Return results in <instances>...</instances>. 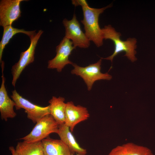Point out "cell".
<instances>
[{"mask_svg": "<svg viewBox=\"0 0 155 155\" xmlns=\"http://www.w3.org/2000/svg\"><path fill=\"white\" fill-rule=\"evenodd\" d=\"M9 150L11 152L12 155H18L16 152L15 149L13 146H10L9 147Z\"/></svg>", "mask_w": 155, "mask_h": 155, "instance_id": "obj_18", "label": "cell"}, {"mask_svg": "<svg viewBox=\"0 0 155 155\" xmlns=\"http://www.w3.org/2000/svg\"><path fill=\"white\" fill-rule=\"evenodd\" d=\"M59 127L52 115L48 114L38 121L30 132L20 140L30 143L41 141L51 133H57Z\"/></svg>", "mask_w": 155, "mask_h": 155, "instance_id": "obj_3", "label": "cell"}, {"mask_svg": "<svg viewBox=\"0 0 155 155\" xmlns=\"http://www.w3.org/2000/svg\"><path fill=\"white\" fill-rule=\"evenodd\" d=\"M101 59L96 63L84 67L73 63L72 65L74 68L71 73L82 78L87 86L88 90L90 91L95 81L102 80H109L112 78V76L108 73H102L101 72Z\"/></svg>", "mask_w": 155, "mask_h": 155, "instance_id": "obj_4", "label": "cell"}, {"mask_svg": "<svg viewBox=\"0 0 155 155\" xmlns=\"http://www.w3.org/2000/svg\"><path fill=\"white\" fill-rule=\"evenodd\" d=\"M72 155H74V154H72ZM75 155H79L78 154H76Z\"/></svg>", "mask_w": 155, "mask_h": 155, "instance_id": "obj_19", "label": "cell"}, {"mask_svg": "<svg viewBox=\"0 0 155 155\" xmlns=\"http://www.w3.org/2000/svg\"><path fill=\"white\" fill-rule=\"evenodd\" d=\"M18 155H42L44 149L42 141L28 142L24 141L17 143L15 148Z\"/></svg>", "mask_w": 155, "mask_h": 155, "instance_id": "obj_16", "label": "cell"}, {"mask_svg": "<svg viewBox=\"0 0 155 155\" xmlns=\"http://www.w3.org/2000/svg\"><path fill=\"white\" fill-rule=\"evenodd\" d=\"M42 155H44V154H43Z\"/></svg>", "mask_w": 155, "mask_h": 155, "instance_id": "obj_20", "label": "cell"}, {"mask_svg": "<svg viewBox=\"0 0 155 155\" xmlns=\"http://www.w3.org/2000/svg\"><path fill=\"white\" fill-rule=\"evenodd\" d=\"M11 97L16 104L17 110L23 108L27 114V118L34 123L45 116L50 114L49 105L42 107L35 104L20 95L15 89Z\"/></svg>", "mask_w": 155, "mask_h": 155, "instance_id": "obj_5", "label": "cell"}, {"mask_svg": "<svg viewBox=\"0 0 155 155\" xmlns=\"http://www.w3.org/2000/svg\"><path fill=\"white\" fill-rule=\"evenodd\" d=\"M63 23L65 29V36L71 40L75 47L87 48L89 46L90 40L82 30L75 14L70 20L64 19Z\"/></svg>", "mask_w": 155, "mask_h": 155, "instance_id": "obj_7", "label": "cell"}, {"mask_svg": "<svg viewBox=\"0 0 155 155\" xmlns=\"http://www.w3.org/2000/svg\"><path fill=\"white\" fill-rule=\"evenodd\" d=\"M43 32L42 30H40L30 39V43L28 48L21 53L18 61L12 66V84L14 87L15 86L17 81L23 70L28 65L34 62L35 50L38 40Z\"/></svg>", "mask_w": 155, "mask_h": 155, "instance_id": "obj_6", "label": "cell"}, {"mask_svg": "<svg viewBox=\"0 0 155 155\" xmlns=\"http://www.w3.org/2000/svg\"><path fill=\"white\" fill-rule=\"evenodd\" d=\"M87 108L80 105H75L72 101L66 103L65 124L73 132L75 126L90 117Z\"/></svg>", "mask_w": 155, "mask_h": 155, "instance_id": "obj_10", "label": "cell"}, {"mask_svg": "<svg viewBox=\"0 0 155 155\" xmlns=\"http://www.w3.org/2000/svg\"><path fill=\"white\" fill-rule=\"evenodd\" d=\"M36 31H27L24 29L14 28L11 25L3 27L2 37L0 43V62L2 61V57L3 50L11 38L16 34L23 33L28 35L30 39L33 37L36 33Z\"/></svg>", "mask_w": 155, "mask_h": 155, "instance_id": "obj_17", "label": "cell"}, {"mask_svg": "<svg viewBox=\"0 0 155 155\" xmlns=\"http://www.w3.org/2000/svg\"><path fill=\"white\" fill-rule=\"evenodd\" d=\"M72 2L75 6L82 7L84 18L81 22L84 26L85 33L88 39L97 47L101 46L104 39L98 23L99 17L106 9L111 6V4L102 8H95L90 7L86 0H72Z\"/></svg>", "mask_w": 155, "mask_h": 155, "instance_id": "obj_1", "label": "cell"}, {"mask_svg": "<svg viewBox=\"0 0 155 155\" xmlns=\"http://www.w3.org/2000/svg\"><path fill=\"white\" fill-rule=\"evenodd\" d=\"M57 134L60 140L68 147L72 154H74L75 153L79 155H86V149L80 146L69 127L65 123L59 125Z\"/></svg>", "mask_w": 155, "mask_h": 155, "instance_id": "obj_12", "label": "cell"}, {"mask_svg": "<svg viewBox=\"0 0 155 155\" xmlns=\"http://www.w3.org/2000/svg\"><path fill=\"white\" fill-rule=\"evenodd\" d=\"M45 155H72L67 146L61 140L51 138L49 136L41 141Z\"/></svg>", "mask_w": 155, "mask_h": 155, "instance_id": "obj_13", "label": "cell"}, {"mask_svg": "<svg viewBox=\"0 0 155 155\" xmlns=\"http://www.w3.org/2000/svg\"><path fill=\"white\" fill-rule=\"evenodd\" d=\"M108 155H153L148 148L131 143L118 146L111 151Z\"/></svg>", "mask_w": 155, "mask_h": 155, "instance_id": "obj_14", "label": "cell"}, {"mask_svg": "<svg viewBox=\"0 0 155 155\" xmlns=\"http://www.w3.org/2000/svg\"><path fill=\"white\" fill-rule=\"evenodd\" d=\"M24 0H1L0 1V25H11L21 17L20 4Z\"/></svg>", "mask_w": 155, "mask_h": 155, "instance_id": "obj_9", "label": "cell"}, {"mask_svg": "<svg viewBox=\"0 0 155 155\" xmlns=\"http://www.w3.org/2000/svg\"><path fill=\"white\" fill-rule=\"evenodd\" d=\"M103 39H109L112 40L114 44L115 50L113 54L106 58L101 59L110 60L112 62L114 58L122 52L125 53L124 56H126L131 62L137 60L135 56L136 52L137 40L135 38H129L126 41H123L120 39L121 34L117 32L111 25L105 26L102 28Z\"/></svg>", "mask_w": 155, "mask_h": 155, "instance_id": "obj_2", "label": "cell"}, {"mask_svg": "<svg viewBox=\"0 0 155 155\" xmlns=\"http://www.w3.org/2000/svg\"><path fill=\"white\" fill-rule=\"evenodd\" d=\"M2 82L0 88V112L1 119L6 121L8 118H13L16 116L13 107L16 106L15 102L9 96L5 87L3 70L4 62L1 63Z\"/></svg>", "mask_w": 155, "mask_h": 155, "instance_id": "obj_11", "label": "cell"}, {"mask_svg": "<svg viewBox=\"0 0 155 155\" xmlns=\"http://www.w3.org/2000/svg\"><path fill=\"white\" fill-rule=\"evenodd\" d=\"M64 98L53 96L49 101L50 114L59 125L65 123L66 103Z\"/></svg>", "mask_w": 155, "mask_h": 155, "instance_id": "obj_15", "label": "cell"}, {"mask_svg": "<svg viewBox=\"0 0 155 155\" xmlns=\"http://www.w3.org/2000/svg\"><path fill=\"white\" fill-rule=\"evenodd\" d=\"M75 49L72 41L65 36L56 47V55L48 61L47 68L56 69L60 72L66 65H72L73 63L69 60V57L72 51Z\"/></svg>", "mask_w": 155, "mask_h": 155, "instance_id": "obj_8", "label": "cell"}]
</instances>
